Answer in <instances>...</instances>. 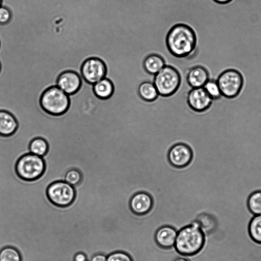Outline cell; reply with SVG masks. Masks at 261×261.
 <instances>
[{"mask_svg": "<svg viewBox=\"0 0 261 261\" xmlns=\"http://www.w3.org/2000/svg\"><path fill=\"white\" fill-rule=\"evenodd\" d=\"M49 200L55 205L64 207L70 205L75 198L74 187L65 181H57L47 189Z\"/></svg>", "mask_w": 261, "mask_h": 261, "instance_id": "obj_7", "label": "cell"}, {"mask_svg": "<svg viewBox=\"0 0 261 261\" xmlns=\"http://www.w3.org/2000/svg\"><path fill=\"white\" fill-rule=\"evenodd\" d=\"M210 79L208 70L201 65L192 67L187 75V82L191 88L203 87Z\"/></svg>", "mask_w": 261, "mask_h": 261, "instance_id": "obj_14", "label": "cell"}, {"mask_svg": "<svg viewBox=\"0 0 261 261\" xmlns=\"http://www.w3.org/2000/svg\"><path fill=\"white\" fill-rule=\"evenodd\" d=\"M81 85V76L74 71H67L59 75L57 86L67 94L70 95L76 92Z\"/></svg>", "mask_w": 261, "mask_h": 261, "instance_id": "obj_11", "label": "cell"}, {"mask_svg": "<svg viewBox=\"0 0 261 261\" xmlns=\"http://www.w3.org/2000/svg\"><path fill=\"white\" fill-rule=\"evenodd\" d=\"M203 88L213 100L219 99L222 96L216 80L210 79Z\"/></svg>", "mask_w": 261, "mask_h": 261, "instance_id": "obj_24", "label": "cell"}, {"mask_svg": "<svg viewBox=\"0 0 261 261\" xmlns=\"http://www.w3.org/2000/svg\"><path fill=\"white\" fill-rule=\"evenodd\" d=\"M29 149L31 153L42 157L47 152L48 144L44 139L36 138L31 142Z\"/></svg>", "mask_w": 261, "mask_h": 261, "instance_id": "obj_22", "label": "cell"}, {"mask_svg": "<svg viewBox=\"0 0 261 261\" xmlns=\"http://www.w3.org/2000/svg\"><path fill=\"white\" fill-rule=\"evenodd\" d=\"M40 103L43 109L53 115L64 113L69 105L68 95L57 86L46 90L42 94Z\"/></svg>", "mask_w": 261, "mask_h": 261, "instance_id": "obj_5", "label": "cell"}, {"mask_svg": "<svg viewBox=\"0 0 261 261\" xmlns=\"http://www.w3.org/2000/svg\"><path fill=\"white\" fill-rule=\"evenodd\" d=\"M81 179V172L77 169H71L66 173L64 181L74 187L79 184Z\"/></svg>", "mask_w": 261, "mask_h": 261, "instance_id": "obj_25", "label": "cell"}, {"mask_svg": "<svg viewBox=\"0 0 261 261\" xmlns=\"http://www.w3.org/2000/svg\"><path fill=\"white\" fill-rule=\"evenodd\" d=\"M178 230L173 226L164 225L160 227L155 233V240L157 244L163 248L174 247Z\"/></svg>", "mask_w": 261, "mask_h": 261, "instance_id": "obj_13", "label": "cell"}, {"mask_svg": "<svg viewBox=\"0 0 261 261\" xmlns=\"http://www.w3.org/2000/svg\"><path fill=\"white\" fill-rule=\"evenodd\" d=\"M195 221L198 223L204 234L213 232L217 225L215 218L212 215L206 213L198 214Z\"/></svg>", "mask_w": 261, "mask_h": 261, "instance_id": "obj_18", "label": "cell"}, {"mask_svg": "<svg viewBox=\"0 0 261 261\" xmlns=\"http://www.w3.org/2000/svg\"><path fill=\"white\" fill-rule=\"evenodd\" d=\"M2 5V0H0V6Z\"/></svg>", "mask_w": 261, "mask_h": 261, "instance_id": "obj_32", "label": "cell"}, {"mask_svg": "<svg viewBox=\"0 0 261 261\" xmlns=\"http://www.w3.org/2000/svg\"><path fill=\"white\" fill-rule=\"evenodd\" d=\"M45 163L42 156L29 153L22 156L16 165L17 175L25 180L39 178L44 172Z\"/></svg>", "mask_w": 261, "mask_h": 261, "instance_id": "obj_4", "label": "cell"}, {"mask_svg": "<svg viewBox=\"0 0 261 261\" xmlns=\"http://www.w3.org/2000/svg\"><path fill=\"white\" fill-rule=\"evenodd\" d=\"M173 261H190L188 259L182 256H179L174 259Z\"/></svg>", "mask_w": 261, "mask_h": 261, "instance_id": "obj_31", "label": "cell"}, {"mask_svg": "<svg viewBox=\"0 0 261 261\" xmlns=\"http://www.w3.org/2000/svg\"><path fill=\"white\" fill-rule=\"evenodd\" d=\"M153 83L159 95L169 96L174 94L179 88L181 77L173 67L165 65L154 75Z\"/></svg>", "mask_w": 261, "mask_h": 261, "instance_id": "obj_3", "label": "cell"}, {"mask_svg": "<svg viewBox=\"0 0 261 261\" xmlns=\"http://www.w3.org/2000/svg\"><path fill=\"white\" fill-rule=\"evenodd\" d=\"M107 68L100 59L91 58L86 60L81 68L82 77L88 83L94 84L105 77Z\"/></svg>", "mask_w": 261, "mask_h": 261, "instance_id": "obj_8", "label": "cell"}, {"mask_svg": "<svg viewBox=\"0 0 261 261\" xmlns=\"http://www.w3.org/2000/svg\"><path fill=\"white\" fill-rule=\"evenodd\" d=\"M247 206L253 215L261 214V190L254 191L249 195Z\"/></svg>", "mask_w": 261, "mask_h": 261, "instance_id": "obj_21", "label": "cell"}, {"mask_svg": "<svg viewBox=\"0 0 261 261\" xmlns=\"http://www.w3.org/2000/svg\"><path fill=\"white\" fill-rule=\"evenodd\" d=\"M192 158V152L189 146L178 143L173 145L169 150L168 159L170 163L176 167L188 165Z\"/></svg>", "mask_w": 261, "mask_h": 261, "instance_id": "obj_9", "label": "cell"}, {"mask_svg": "<svg viewBox=\"0 0 261 261\" xmlns=\"http://www.w3.org/2000/svg\"><path fill=\"white\" fill-rule=\"evenodd\" d=\"M74 261H87V256L83 252H77L73 258Z\"/></svg>", "mask_w": 261, "mask_h": 261, "instance_id": "obj_29", "label": "cell"}, {"mask_svg": "<svg viewBox=\"0 0 261 261\" xmlns=\"http://www.w3.org/2000/svg\"><path fill=\"white\" fill-rule=\"evenodd\" d=\"M214 2L216 3L220 4H226L229 2H230L232 0H213Z\"/></svg>", "mask_w": 261, "mask_h": 261, "instance_id": "obj_30", "label": "cell"}, {"mask_svg": "<svg viewBox=\"0 0 261 261\" xmlns=\"http://www.w3.org/2000/svg\"><path fill=\"white\" fill-rule=\"evenodd\" d=\"M187 99L190 107L199 112L207 109L213 100L203 87L192 88L189 92Z\"/></svg>", "mask_w": 261, "mask_h": 261, "instance_id": "obj_10", "label": "cell"}, {"mask_svg": "<svg viewBox=\"0 0 261 261\" xmlns=\"http://www.w3.org/2000/svg\"><path fill=\"white\" fill-rule=\"evenodd\" d=\"M248 232L251 238L261 244V214L254 215L248 225Z\"/></svg>", "mask_w": 261, "mask_h": 261, "instance_id": "obj_20", "label": "cell"}, {"mask_svg": "<svg viewBox=\"0 0 261 261\" xmlns=\"http://www.w3.org/2000/svg\"><path fill=\"white\" fill-rule=\"evenodd\" d=\"M168 50L174 56L186 57L192 67L195 65L197 37L193 29L188 25L178 23L173 26L166 37Z\"/></svg>", "mask_w": 261, "mask_h": 261, "instance_id": "obj_1", "label": "cell"}, {"mask_svg": "<svg viewBox=\"0 0 261 261\" xmlns=\"http://www.w3.org/2000/svg\"><path fill=\"white\" fill-rule=\"evenodd\" d=\"M0 261H21V256L15 248L6 247L0 250Z\"/></svg>", "mask_w": 261, "mask_h": 261, "instance_id": "obj_23", "label": "cell"}, {"mask_svg": "<svg viewBox=\"0 0 261 261\" xmlns=\"http://www.w3.org/2000/svg\"><path fill=\"white\" fill-rule=\"evenodd\" d=\"M11 17L9 9L3 6H0V24H5L9 22Z\"/></svg>", "mask_w": 261, "mask_h": 261, "instance_id": "obj_27", "label": "cell"}, {"mask_svg": "<svg viewBox=\"0 0 261 261\" xmlns=\"http://www.w3.org/2000/svg\"><path fill=\"white\" fill-rule=\"evenodd\" d=\"M166 65L164 58L158 54H151L144 60L143 66L145 70L149 74L154 75Z\"/></svg>", "mask_w": 261, "mask_h": 261, "instance_id": "obj_16", "label": "cell"}, {"mask_svg": "<svg viewBox=\"0 0 261 261\" xmlns=\"http://www.w3.org/2000/svg\"><path fill=\"white\" fill-rule=\"evenodd\" d=\"M129 206L134 214L138 215H144L151 209L152 199L148 193L139 192L134 194L131 198Z\"/></svg>", "mask_w": 261, "mask_h": 261, "instance_id": "obj_12", "label": "cell"}, {"mask_svg": "<svg viewBox=\"0 0 261 261\" xmlns=\"http://www.w3.org/2000/svg\"><path fill=\"white\" fill-rule=\"evenodd\" d=\"M138 93L141 98L147 101H153L159 95L153 83L149 81L143 82L140 85Z\"/></svg>", "mask_w": 261, "mask_h": 261, "instance_id": "obj_19", "label": "cell"}, {"mask_svg": "<svg viewBox=\"0 0 261 261\" xmlns=\"http://www.w3.org/2000/svg\"><path fill=\"white\" fill-rule=\"evenodd\" d=\"M17 127L14 117L6 111H0V135L8 136L13 134Z\"/></svg>", "mask_w": 261, "mask_h": 261, "instance_id": "obj_15", "label": "cell"}, {"mask_svg": "<svg viewBox=\"0 0 261 261\" xmlns=\"http://www.w3.org/2000/svg\"><path fill=\"white\" fill-rule=\"evenodd\" d=\"M107 256L103 253H97L93 255L91 261H107Z\"/></svg>", "mask_w": 261, "mask_h": 261, "instance_id": "obj_28", "label": "cell"}, {"mask_svg": "<svg viewBox=\"0 0 261 261\" xmlns=\"http://www.w3.org/2000/svg\"><path fill=\"white\" fill-rule=\"evenodd\" d=\"M93 90L98 97L101 99H107L113 95L114 87L111 80L104 77L93 84Z\"/></svg>", "mask_w": 261, "mask_h": 261, "instance_id": "obj_17", "label": "cell"}, {"mask_svg": "<svg viewBox=\"0 0 261 261\" xmlns=\"http://www.w3.org/2000/svg\"><path fill=\"white\" fill-rule=\"evenodd\" d=\"M204 242L205 234L194 220L178 230L174 247L181 255L191 256L201 250Z\"/></svg>", "mask_w": 261, "mask_h": 261, "instance_id": "obj_2", "label": "cell"}, {"mask_svg": "<svg viewBox=\"0 0 261 261\" xmlns=\"http://www.w3.org/2000/svg\"><path fill=\"white\" fill-rule=\"evenodd\" d=\"M107 261H133L131 256L122 251H115L107 256Z\"/></svg>", "mask_w": 261, "mask_h": 261, "instance_id": "obj_26", "label": "cell"}, {"mask_svg": "<svg viewBox=\"0 0 261 261\" xmlns=\"http://www.w3.org/2000/svg\"><path fill=\"white\" fill-rule=\"evenodd\" d=\"M216 80L222 96L226 98H233L239 96L244 84L242 74L235 69L222 71Z\"/></svg>", "mask_w": 261, "mask_h": 261, "instance_id": "obj_6", "label": "cell"}]
</instances>
